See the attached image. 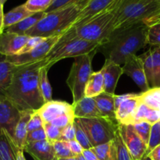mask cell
Wrapping results in <instances>:
<instances>
[{"label":"cell","instance_id":"cell-24","mask_svg":"<svg viewBox=\"0 0 160 160\" xmlns=\"http://www.w3.org/2000/svg\"><path fill=\"white\" fill-rule=\"evenodd\" d=\"M10 134L3 129L0 131V159L2 160H16V149Z\"/></svg>","mask_w":160,"mask_h":160},{"label":"cell","instance_id":"cell-33","mask_svg":"<svg viewBox=\"0 0 160 160\" xmlns=\"http://www.w3.org/2000/svg\"><path fill=\"white\" fill-rule=\"evenodd\" d=\"M143 62L144 73H145L147 81L148 82L149 86L152 88V83H153V67H152V51L151 49L147 50L144 53L140 56Z\"/></svg>","mask_w":160,"mask_h":160},{"label":"cell","instance_id":"cell-6","mask_svg":"<svg viewBox=\"0 0 160 160\" xmlns=\"http://www.w3.org/2000/svg\"><path fill=\"white\" fill-rule=\"evenodd\" d=\"M100 42H91L85 39L74 38L69 39L68 34L64 32L61 38L53 46L44 59L39 61L42 67L50 69L53 64L67 58H75L97 52Z\"/></svg>","mask_w":160,"mask_h":160},{"label":"cell","instance_id":"cell-44","mask_svg":"<svg viewBox=\"0 0 160 160\" xmlns=\"http://www.w3.org/2000/svg\"><path fill=\"white\" fill-rule=\"evenodd\" d=\"M78 1H80V0H53L51 6L48 8V9L45 12L47 13V12H53L55 10L67 7V6L74 4V3L78 2Z\"/></svg>","mask_w":160,"mask_h":160},{"label":"cell","instance_id":"cell-54","mask_svg":"<svg viewBox=\"0 0 160 160\" xmlns=\"http://www.w3.org/2000/svg\"><path fill=\"white\" fill-rule=\"evenodd\" d=\"M77 159H78V160H87L86 159V158L84 157V156H83V155H79V156H76Z\"/></svg>","mask_w":160,"mask_h":160},{"label":"cell","instance_id":"cell-39","mask_svg":"<svg viewBox=\"0 0 160 160\" xmlns=\"http://www.w3.org/2000/svg\"><path fill=\"white\" fill-rule=\"evenodd\" d=\"M75 140L81 145L83 149H90L93 148L87 135L81 128L78 122L75 119Z\"/></svg>","mask_w":160,"mask_h":160},{"label":"cell","instance_id":"cell-17","mask_svg":"<svg viewBox=\"0 0 160 160\" xmlns=\"http://www.w3.org/2000/svg\"><path fill=\"white\" fill-rule=\"evenodd\" d=\"M23 151L28 153L34 160L56 159L53 143L48 140L26 143Z\"/></svg>","mask_w":160,"mask_h":160},{"label":"cell","instance_id":"cell-12","mask_svg":"<svg viewBox=\"0 0 160 160\" xmlns=\"http://www.w3.org/2000/svg\"><path fill=\"white\" fill-rule=\"evenodd\" d=\"M122 72L134 81L141 90V92H147L151 88L144 73L142 60L140 56L132 55L125 58L122 67Z\"/></svg>","mask_w":160,"mask_h":160},{"label":"cell","instance_id":"cell-45","mask_svg":"<svg viewBox=\"0 0 160 160\" xmlns=\"http://www.w3.org/2000/svg\"><path fill=\"white\" fill-rule=\"evenodd\" d=\"M75 138V121L74 123H70L65 128L61 129V139L69 142V141L74 140Z\"/></svg>","mask_w":160,"mask_h":160},{"label":"cell","instance_id":"cell-30","mask_svg":"<svg viewBox=\"0 0 160 160\" xmlns=\"http://www.w3.org/2000/svg\"><path fill=\"white\" fill-rule=\"evenodd\" d=\"M140 101L150 107L157 109L160 113V86L152 88L140 94Z\"/></svg>","mask_w":160,"mask_h":160},{"label":"cell","instance_id":"cell-25","mask_svg":"<svg viewBox=\"0 0 160 160\" xmlns=\"http://www.w3.org/2000/svg\"><path fill=\"white\" fill-rule=\"evenodd\" d=\"M32 14L34 13H32V12H31L29 10L27 9L24 3L13 8L10 11H9L7 13L4 14V17H3L4 31L6 28L16 24L18 22L21 21L24 19L27 18V17L32 15Z\"/></svg>","mask_w":160,"mask_h":160},{"label":"cell","instance_id":"cell-19","mask_svg":"<svg viewBox=\"0 0 160 160\" xmlns=\"http://www.w3.org/2000/svg\"><path fill=\"white\" fill-rule=\"evenodd\" d=\"M75 118L103 117L97 108L94 98L84 96L76 103L72 104Z\"/></svg>","mask_w":160,"mask_h":160},{"label":"cell","instance_id":"cell-32","mask_svg":"<svg viewBox=\"0 0 160 160\" xmlns=\"http://www.w3.org/2000/svg\"><path fill=\"white\" fill-rule=\"evenodd\" d=\"M53 148L55 152V158L56 159H64V158L73 157L72 151L69 147L68 142L64 140H58L53 143Z\"/></svg>","mask_w":160,"mask_h":160},{"label":"cell","instance_id":"cell-14","mask_svg":"<svg viewBox=\"0 0 160 160\" xmlns=\"http://www.w3.org/2000/svg\"><path fill=\"white\" fill-rule=\"evenodd\" d=\"M42 117L44 123H50L54 119L63 114L74 112L72 104L61 101H52L45 102L39 110H37Z\"/></svg>","mask_w":160,"mask_h":160},{"label":"cell","instance_id":"cell-21","mask_svg":"<svg viewBox=\"0 0 160 160\" xmlns=\"http://www.w3.org/2000/svg\"><path fill=\"white\" fill-rule=\"evenodd\" d=\"M94 99L102 117L109 119L112 121L117 122L115 117V95L103 92L100 95L94 97Z\"/></svg>","mask_w":160,"mask_h":160},{"label":"cell","instance_id":"cell-38","mask_svg":"<svg viewBox=\"0 0 160 160\" xmlns=\"http://www.w3.org/2000/svg\"><path fill=\"white\" fill-rule=\"evenodd\" d=\"M147 44L155 47H160V23L149 27L147 34Z\"/></svg>","mask_w":160,"mask_h":160},{"label":"cell","instance_id":"cell-5","mask_svg":"<svg viewBox=\"0 0 160 160\" xmlns=\"http://www.w3.org/2000/svg\"><path fill=\"white\" fill-rule=\"evenodd\" d=\"M120 0H116L107 9L99 12L83 24L72 28L75 38L101 42L113 31L115 19Z\"/></svg>","mask_w":160,"mask_h":160},{"label":"cell","instance_id":"cell-23","mask_svg":"<svg viewBox=\"0 0 160 160\" xmlns=\"http://www.w3.org/2000/svg\"><path fill=\"white\" fill-rule=\"evenodd\" d=\"M158 120H160L159 112L157 109H153L140 101V104L138 105L133 118L132 125L140 121H146L150 123L151 124H153Z\"/></svg>","mask_w":160,"mask_h":160},{"label":"cell","instance_id":"cell-58","mask_svg":"<svg viewBox=\"0 0 160 160\" xmlns=\"http://www.w3.org/2000/svg\"><path fill=\"white\" fill-rule=\"evenodd\" d=\"M0 160H2V159H0Z\"/></svg>","mask_w":160,"mask_h":160},{"label":"cell","instance_id":"cell-43","mask_svg":"<svg viewBox=\"0 0 160 160\" xmlns=\"http://www.w3.org/2000/svg\"><path fill=\"white\" fill-rule=\"evenodd\" d=\"M46 140V135L44 128L40 129L35 130V131H30L27 135L26 143H31V142H37L41 141Z\"/></svg>","mask_w":160,"mask_h":160},{"label":"cell","instance_id":"cell-20","mask_svg":"<svg viewBox=\"0 0 160 160\" xmlns=\"http://www.w3.org/2000/svg\"><path fill=\"white\" fill-rule=\"evenodd\" d=\"M31 111H20V119L16 125L14 130L13 140L16 146L20 149L24 150V145H26L27 135H28V123L31 118Z\"/></svg>","mask_w":160,"mask_h":160},{"label":"cell","instance_id":"cell-8","mask_svg":"<svg viewBox=\"0 0 160 160\" xmlns=\"http://www.w3.org/2000/svg\"><path fill=\"white\" fill-rule=\"evenodd\" d=\"M75 120L85 131L93 147L112 141L119 130L117 122L105 117L75 118Z\"/></svg>","mask_w":160,"mask_h":160},{"label":"cell","instance_id":"cell-26","mask_svg":"<svg viewBox=\"0 0 160 160\" xmlns=\"http://www.w3.org/2000/svg\"><path fill=\"white\" fill-rule=\"evenodd\" d=\"M104 92V78L102 70L93 72L85 89V96L94 98Z\"/></svg>","mask_w":160,"mask_h":160},{"label":"cell","instance_id":"cell-41","mask_svg":"<svg viewBox=\"0 0 160 160\" xmlns=\"http://www.w3.org/2000/svg\"><path fill=\"white\" fill-rule=\"evenodd\" d=\"M75 119V117L74 115V112H70V113L63 114V115L60 116L57 118L54 119L53 121L50 122V123L56 126V128H60V129H63L70 123H74Z\"/></svg>","mask_w":160,"mask_h":160},{"label":"cell","instance_id":"cell-1","mask_svg":"<svg viewBox=\"0 0 160 160\" xmlns=\"http://www.w3.org/2000/svg\"><path fill=\"white\" fill-rule=\"evenodd\" d=\"M39 62L17 66L10 84L3 95L20 111H37L45 104L39 87Z\"/></svg>","mask_w":160,"mask_h":160},{"label":"cell","instance_id":"cell-53","mask_svg":"<svg viewBox=\"0 0 160 160\" xmlns=\"http://www.w3.org/2000/svg\"><path fill=\"white\" fill-rule=\"evenodd\" d=\"M59 160H78L76 156H73V157H69V158H64V159H61Z\"/></svg>","mask_w":160,"mask_h":160},{"label":"cell","instance_id":"cell-55","mask_svg":"<svg viewBox=\"0 0 160 160\" xmlns=\"http://www.w3.org/2000/svg\"><path fill=\"white\" fill-rule=\"evenodd\" d=\"M141 160H151V159H150V158L148 157V156H144V157L143 158V159H141Z\"/></svg>","mask_w":160,"mask_h":160},{"label":"cell","instance_id":"cell-4","mask_svg":"<svg viewBox=\"0 0 160 160\" xmlns=\"http://www.w3.org/2000/svg\"><path fill=\"white\" fill-rule=\"evenodd\" d=\"M160 23V0H120L113 30L136 23Z\"/></svg>","mask_w":160,"mask_h":160},{"label":"cell","instance_id":"cell-40","mask_svg":"<svg viewBox=\"0 0 160 160\" xmlns=\"http://www.w3.org/2000/svg\"><path fill=\"white\" fill-rule=\"evenodd\" d=\"M44 130L45 131L46 140L53 143L54 142L61 139V129L56 128L50 123H44Z\"/></svg>","mask_w":160,"mask_h":160},{"label":"cell","instance_id":"cell-11","mask_svg":"<svg viewBox=\"0 0 160 160\" xmlns=\"http://www.w3.org/2000/svg\"><path fill=\"white\" fill-rule=\"evenodd\" d=\"M20 111L4 95L0 94V131L6 130L13 137L16 125L20 119Z\"/></svg>","mask_w":160,"mask_h":160},{"label":"cell","instance_id":"cell-48","mask_svg":"<svg viewBox=\"0 0 160 160\" xmlns=\"http://www.w3.org/2000/svg\"><path fill=\"white\" fill-rule=\"evenodd\" d=\"M136 95V94H134V93H129V94H125V95H115V109L116 108L120 105V103L122 102H123L124 100L127 99V98L135 96Z\"/></svg>","mask_w":160,"mask_h":160},{"label":"cell","instance_id":"cell-36","mask_svg":"<svg viewBox=\"0 0 160 160\" xmlns=\"http://www.w3.org/2000/svg\"><path fill=\"white\" fill-rule=\"evenodd\" d=\"M158 145H160V120L152 125L147 152L145 156H147V154Z\"/></svg>","mask_w":160,"mask_h":160},{"label":"cell","instance_id":"cell-29","mask_svg":"<svg viewBox=\"0 0 160 160\" xmlns=\"http://www.w3.org/2000/svg\"><path fill=\"white\" fill-rule=\"evenodd\" d=\"M48 70L47 67H41L39 74V87L41 95L44 102H48L52 101V88L48 79Z\"/></svg>","mask_w":160,"mask_h":160},{"label":"cell","instance_id":"cell-49","mask_svg":"<svg viewBox=\"0 0 160 160\" xmlns=\"http://www.w3.org/2000/svg\"><path fill=\"white\" fill-rule=\"evenodd\" d=\"M147 156L150 158L151 160H160V145L154 148L147 154Z\"/></svg>","mask_w":160,"mask_h":160},{"label":"cell","instance_id":"cell-28","mask_svg":"<svg viewBox=\"0 0 160 160\" xmlns=\"http://www.w3.org/2000/svg\"><path fill=\"white\" fill-rule=\"evenodd\" d=\"M99 160H117L114 139L108 143L101 144L91 148Z\"/></svg>","mask_w":160,"mask_h":160},{"label":"cell","instance_id":"cell-13","mask_svg":"<svg viewBox=\"0 0 160 160\" xmlns=\"http://www.w3.org/2000/svg\"><path fill=\"white\" fill-rule=\"evenodd\" d=\"M29 38L26 34L3 31L0 34V53L6 56H16L26 45Z\"/></svg>","mask_w":160,"mask_h":160},{"label":"cell","instance_id":"cell-16","mask_svg":"<svg viewBox=\"0 0 160 160\" xmlns=\"http://www.w3.org/2000/svg\"><path fill=\"white\" fill-rule=\"evenodd\" d=\"M140 94L124 100L116 108L115 117L119 124L132 125L133 118L140 104Z\"/></svg>","mask_w":160,"mask_h":160},{"label":"cell","instance_id":"cell-50","mask_svg":"<svg viewBox=\"0 0 160 160\" xmlns=\"http://www.w3.org/2000/svg\"><path fill=\"white\" fill-rule=\"evenodd\" d=\"M82 155L87 160H99L93 152L91 150V148L90 149H84Z\"/></svg>","mask_w":160,"mask_h":160},{"label":"cell","instance_id":"cell-37","mask_svg":"<svg viewBox=\"0 0 160 160\" xmlns=\"http://www.w3.org/2000/svg\"><path fill=\"white\" fill-rule=\"evenodd\" d=\"M152 125L150 123L146 121H140L137 123H135L133 124V128L137 133L138 135L140 136L143 142L147 145L149 141V137H150L151 133V128H152Z\"/></svg>","mask_w":160,"mask_h":160},{"label":"cell","instance_id":"cell-10","mask_svg":"<svg viewBox=\"0 0 160 160\" xmlns=\"http://www.w3.org/2000/svg\"><path fill=\"white\" fill-rule=\"evenodd\" d=\"M119 131L132 160H141L146 155L147 145L143 142L133 125L119 124Z\"/></svg>","mask_w":160,"mask_h":160},{"label":"cell","instance_id":"cell-34","mask_svg":"<svg viewBox=\"0 0 160 160\" xmlns=\"http://www.w3.org/2000/svg\"><path fill=\"white\" fill-rule=\"evenodd\" d=\"M53 0H27L24 3L27 9L32 13L45 12L51 6Z\"/></svg>","mask_w":160,"mask_h":160},{"label":"cell","instance_id":"cell-3","mask_svg":"<svg viewBox=\"0 0 160 160\" xmlns=\"http://www.w3.org/2000/svg\"><path fill=\"white\" fill-rule=\"evenodd\" d=\"M89 2V0H80L67 7L45 12V15L24 34L29 37L47 38L63 34L72 28L81 11Z\"/></svg>","mask_w":160,"mask_h":160},{"label":"cell","instance_id":"cell-57","mask_svg":"<svg viewBox=\"0 0 160 160\" xmlns=\"http://www.w3.org/2000/svg\"><path fill=\"white\" fill-rule=\"evenodd\" d=\"M54 160H59V159H54Z\"/></svg>","mask_w":160,"mask_h":160},{"label":"cell","instance_id":"cell-31","mask_svg":"<svg viewBox=\"0 0 160 160\" xmlns=\"http://www.w3.org/2000/svg\"><path fill=\"white\" fill-rule=\"evenodd\" d=\"M151 51L153 67V83L152 88H157L160 86V47H155Z\"/></svg>","mask_w":160,"mask_h":160},{"label":"cell","instance_id":"cell-35","mask_svg":"<svg viewBox=\"0 0 160 160\" xmlns=\"http://www.w3.org/2000/svg\"><path fill=\"white\" fill-rule=\"evenodd\" d=\"M115 145L116 148V157L117 160H132L131 156L122 141L119 131L118 130L116 135L114 138Z\"/></svg>","mask_w":160,"mask_h":160},{"label":"cell","instance_id":"cell-47","mask_svg":"<svg viewBox=\"0 0 160 160\" xmlns=\"http://www.w3.org/2000/svg\"><path fill=\"white\" fill-rule=\"evenodd\" d=\"M68 142V145L69 147H70V149L72 151V154L74 155L75 156H78L79 155L83 154V148L81 146L79 143L77 142L75 139L72 141H69Z\"/></svg>","mask_w":160,"mask_h":160},{"label":"cell","instance_id":"cell-27","mask_svg":"<svg viewBox=\"0 0 160 160\" xmlns=\"http://www.w3.org/2000/svg\"><path fill=\"white\" fill-rule=\"evenodd\" d=\"M45 15V12H36V13L32 14L27 18L24 19L23 20L18 22L16 24L6 28V31L18 34H24L28 30L34 27Z\"/></svg>","mask_w":160,"mask_h":160},{"label":"cell","instance_id":"cell-56","mask_svg":"<svg viewBox=\"0 0 160 160\" xmlns=\"http://www.w3.org/2000/svg\"><path fill=\"white\" fill-rule=\"evenodd\" d=\"M6 1H7V0H0V2H1L2 4H3V5H4L5 2H6Z\"/></svg>","mask_w":160,"mask_h":160},{"label":"cell","instance_id":"cell-18","mask_svg":"<svg viewBox=\"0 0 160 160\" xmlns=\"http://www.w3.org/2000/svg\"><path fill=\"white\" fill-rule=\"evenodd\" d=\"M116 0H89L88 4L81 11L78 18L71 28H76L85 23L94 16L107 9Z\"/></svg>","mask_w":160,"mask_h":160},{"label":"cell","instance_id":"cell-22","mask_svg":"<svg viewBox=\"0 0 160 160\" xmlns=\"http://www.w3.org/2000/svg\"><path fill=\"white\" fill-rule=\"evenodd\" d=\"M17 67L8 60L7 56L0 53V94L2 95L10 84Z\"/></svg>","mask_w":160,"mask_h":160},{"label":"cell","instance_id":"cell-51","mask_svg":"<svg viewBox=\"0 0 160 160\" xmlns=\"http://www.w3.org/2000/svg\"><path fill=\"white\" fill-rule=\"evenodd\" d=\"M3 17H4V12H3V5L0 2V34H2L4 31V27H3Z\"/></svg>","mask_w":160,"mask_h":160},{"label":"cell","instance_id":"cell-9","mask_svg":"<svg viewBox=\"0 0 160 160\" xmlns=\"http://www.w3.org/2000/svg\"><path fill=\"white\" fill-rule=\"evenodd\" d=\"M64 34V33H63V34L45 38L35 48L31 49L28 52L21 55L7 56V59L16 66H22L25 64H31L39 62L47 56V54L57 43L58 41L61 38Z\"/></svg>","mask_w":160,"mask_h":160},{"label":"cell","instance_id":"cell-15","mask_svg":"<svg viewBox=\"0 0 160 160\" xmlns=\"http://www.w3.org/2000/svg\"><path fill=\"white\" fill-rule=\"evenodd\" d=\"M101 70L104 78V92L115 95L116 85L121 75L123 73L122 67L112 61L105 59L104 65Z\"/></svg>","mask_w":160,"mask_h":160},{"label":"cell","instance_id":"cell-2","mask_svg":"<svg viewBox=\"0 0 160 160\" xmlns=\"http://www.w3.org/2000/svg\"><path fill=\"white\" fill-rule=\"evenodd\" d=\"M148 28L140 22L113 30L111 34L100 42L97 52H101L105 59L121 66L124 63L125 58L136 55V52L147 45Z\"/></svg>","mask_w":160,"mask_h":160},{"label":"cell","instance_id":"cell-7","mask_svg":"<svg viewBox=\"0 0 160 160\" xmlns=\"http://www.w3.org/2000/svg\"><path fill=\"white\" fill-rule=\"evenodd\" d=\"M97 52L75 58L70 73L67 78L68 85L73 98V103H76L85 96V89L89 77L93 73L92 60Z\"/></svg>","mask_w":160,"mask_h":160},{"label":"cell","instance_id":"cell-52","mask_svg":"<svg viewBox=\"0 0 160 160\" xmlns=\"http://www.w3.org/2000/svg\"><path fill=\"white\" fill-rule=\"evenodd\" d=\"M16 160H26L24 156V151L18 148L16 149Z\"/></svg>","mask_w":160,"mask_h":160},{"label":"cell","instance_id":"cell-46","mask_svg":"<svg viewBox=\"0 0 160 160\" xmlns=\"http://www.w3.org/2000/svg\"><path fill=\"white\" fill-rule=\"evenodd\" d=\"M44 39L45 38L41 37H30L28 41L27 42L26 45L23 47V48L19 52V53L17 55H21L28 52L31 51V49L35 48L40 42H42V41L44 40Z\"/></svg>","mask_w":160,"mask_h":160},{"label":"cell","instance_id":"cell-42","mask_svg":"<svg viewBox=\"0 0 160 160\" xmlns=\"http://www.w3.org/2000/svg\"><path fill=\"white\" fill-rule=\"evenodd\" d=\"M43 127L44 122L38 111H34V112H31V118H30L28 123V132L40 129Z\"/></svg>","mask_w":160,"mask_h":160}]
</instances>
